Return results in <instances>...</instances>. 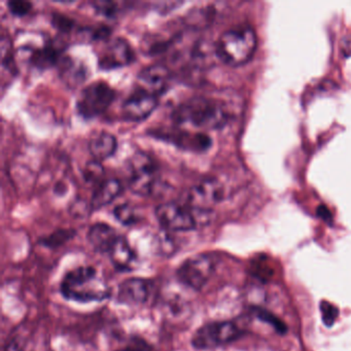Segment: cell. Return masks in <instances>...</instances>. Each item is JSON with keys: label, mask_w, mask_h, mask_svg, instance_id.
Here are the masks:
<instances>
[{"label": "cell", "mask_w": 351, "mask_h": 351, "mask_svg": "<svg viewBox=\"0 0 351 351\" xmlns=\"http://www.w3.org/2000/svg\"><path fill=\"white\" fill-rule=\"evenodd\" d=\"M151 285L143 278H129L123 281L118 289L117 299L126 305H141L149 300Z\"/></svg>", "instance_id": "5bb4252c"}, {"label": "cell", "mask_w": 351, "mask_h": 351, "mask_svg": "<svg viewBox=\"0 0 351 351\" xmlns=\"http://www.w3.org/2000/svg\"><path fill=\"white\" fill-rule=\"evenodd\" d=\"M122 191L123 186L120 180H116V178L104 180L98 184L97 189L94 191L91 203H90V209L97 210V209L110 204L112 201L116 200L120 196Z\"/></svg>", "instance_id": "2e32d148"}, {"label": "cell", "mask_w": 351, "mask_h": 351, "mask_svg": "<svg viewBox=\"0 0 351 351\" xmlns=\"http://www.w3.org/2000/svg\"><path fill=\"white\" fill-rule=\"evenodd\" d=\"M171 77V71L165 65H149L139 73L137 85L139 90L158 97L165 93L169 87Z\"/></svg>", "instance_id": "7c38bea8"}, {"label": "cell", "mask_w": 351, "mask_h": 351, "mask_svg": "<svg viewBox=\"0 0 351 351\" xmlns=\"http://www.w3.org/2000/svg\"><path fill=\"white\" fill-rule=\"evenodd\" d=\"M118 143L112 133L101 131L92 136L89 141V151L96 161L108 159L117 151Z\"/></svg>", "instance_id": "d6986e66"}, {"label": "cell", "mask_w": 351, "mask_h": 351, "mask_svg": "<svg viewBox=\"0 0 351 351\" xmlns=\"http://www.w3.org/2000/svg\"><path fill=\"white\" fill-rule=\"evenodd\" d=\"M174 122L182 127L208 131L225 126L228 114L221 104L206 97H193L180 104L172 114Z\"/></svg>", "instance_id": "7a4b0ae2"}, {"label": "cell", "mask_w": 351, "mask_h": 351, "mask_svg": "<svg viewBox=\"0 0 351 351\" xmlns=\"http://www.w3.org/2000/svg\"><path fill=\"white\" fill-rule=\"evenodd\" d=\"M320 313H322V320L326 326H330L335 324L339 315V310L336 306L328 301H324L320 303Z\"/></svg>", "instance_id": "603a6c76"}, {"label": "cell", "mask_w": 351, "mask_h": 351, "mask_svg": "<svg viewBox=\"0 0 351 351\" xmlns=\"http://www.w3.org/2000/svg\"><path fill=\"white\" fill-rule=\"evenodd\" d=\"M256 313L258 319L270 324L277 332H280V334H285V332H287V326H285V324H283L278 318L275 317L270 312L265 311V310L263 309H256Z\"/></svg>", "instance_id": "cb8c5ba5"}, {"label": "cell", "mask_w": 351, "mask_h": 351, "mask_svg": "<svg viewBox=\"0 0 351 351\" xmlns=\"http://www.w3.org/2000/svg\"><path fill=\"white\" fill-rule=\"evenodd\" d=\"M119 237L120 234L117 230L104 223H94L88 232L89 243L96 252L101 254H108Z\"/></svg>", "instance_id": "9a60e30c"}, {"label": "cell", "mask_w": 351, "mask_h": 351, "mask_svg": "<svg viewBox=\"0 0 351 351\" xmlns=\"http://www.w3.org/2000/svg\"><path fill=\"white\" fill-rule=\"evenodd\" d=\"M8 8L16 17H24L32 11V3L29 1H22V0H13L8 3Z\"/></svg>", "instance_id": "d4e9b609"}, {"label": "cell", "mask_w": 351, "mask_h": 351, "mask_svg": "<svg viewBox=\"0 0 351 351\" xmlns=\"http://www.w3.org/2000/svg\"><path fill=\"white\" fill-rule=\"evenodd\" d=\"M156 217L166 231L186 232L198 227L192 210L173 202L160 204L156 208Z\"/></svg>", "instance_id": "ba28073f"}, {"label": "cell", "mask_w": 351, "mask_h": 351, "mask_svg": "<svg viewBox=\"0 0 351 351\" xmlns=\"http://www.w3.org/2000/svg\"><path fill=\"white\" fill-rule=\"evenodd\" d=\"M63 297L71 301L101 302L110 297V287L94 267H77L69 271L60 285Z\"/></svg>", "instance_id": "6da1fadb"}, {"label": "cell", "mask_w": 351, "mask_h": 351, "mask_svg": "<svg viewBox=\"0 0 351 351\" xmlns=\"http://www.w3.org/2000/svg\"><path fill=\"white\" fill-rule=\"evenodd\" d=\"M129 188L134 194L147 196L153 192L157 180V167L147 154L137 152L129 162Z\"/></svg>", "instance_id": "52a82bcc"}, {"label": "cell", "mask_w": 351, "mask_h": 351, "mask_svg": "<svg viewBox=\"0 0 351 351\" xmlns=\"http://www.w3.org/2000/svg\"><path fill=\"white\" fill-rule=\"evenodd\" d=\"M29 60L38 69H48L53 65L58 64L60 60V51L56 47L49 45L44 48L34 50L29 56Z\"/></svg>", "instance_id": "ffe728a7"}, {"label": "cell", "mask_w": 351, "mask_h": 351, "mask_svg": "<svg viewBox=\"0 0 351 351\" xmlns=\"http://www.w3.org/2000/svg\"><path fill=\"white\" fill-rule=\"evenodd\" d=\"M158 138L173 143L180 149L191 152H203L211 145L208 135L201 132H192L186 129H158L151 132Z\"/></svg>", "instance_id": "9c48e42d"}, {"label": "cell", "mask_w": 351, "mask_h": 351, "mask_svg": "<svg viewBox=\"0 0 351 351\" xmlns=\"http://www.w3.org/2000/svg\"><path fill=\"white\" fill-rule=\"evenodd\" d=\"M215 269V261L210 256L196 254L186 258L180 265L176 276L182 285L194 291H200L213 276Z\"/></svg>", "instance_id": "8992f818"}, {"label": "cell", "mask_w": 351, "mask_h": 351, "mask_svg": "<svg viewBox=\"0 0 351 351\" xmlns=\"http://www.w3.org/2000/svg\"><path fill=\"white\" fill-rule=\"evenodd\" d=\"M135 53L132 47L124 38H117L108 40L102 49L98 59L100 69L110 71L127 66L134 61Z\"/></svg>", "instance_id": "8fae6325"}, {"label": "cell", "mask_w": 351, "mask_h": 351, "mask_svg": "<svg viewBox=\"0 0 351 351\" xmlns=\"http://www.w3.org/2000/svg\"><path fill=\"white\" fill-rule=\"evenodd\" d=\"M223 199V188L217 180L206 178L189 191V208L192 211H210L211 206Z\"/></svg>", "instance_id": "30bf717a"}, {"label": "cell", "mask_w": 351, "mask_h": 351, "mask_svg": "<svg viewBox=\"0 0 351 351\" xmlns=\"http://www.w3.org/2000/svg\"><path fill=\"white\" fill-rule=\"evenodd\" d=\"M114 215L122 225L130 226L138 221L134 208L129 204L118 205L114 209Z\"/></svg>", "instance_id": "44dd1931"}, {"label": "cell", "mask_w": 351, "mask_h": 351, "mask_svg": "<svg viewBox=\"0 0 351 351\" xmlns=\"http://www.w3.org/2000/svg\"><path fill=\"white\" fill-rule=\"evenodd\" d=\"M61 79L69 87L77 88L85 82L87 71L83 63L71 57H62L58 62Z\"/></svg>", "instance_id": "ac0fdd59"}, {"label": "cell", "mask_w": 351, "mask_h": 351, "mask_svg": "<svg viewBox=\"0 0 351 351\" xmlns=\"http://www.w3.org/2000/svg\"><path fill=\"white\" fill-rule=\"evenodd\" d=\"M114 90L104 82H94L84 88L77 100V112L85 119L104 114L114 101Z\"/></svg>", "instance_id": "5b68a950"}, {"label": "cell", "mask_w": 351, "mask_h": 351, "mask_svg": "<svg viewBox=\"0 0 351 351\" xmlns=\"http://www.w3.org/2000/svg\"><path fill=\"white\" fill-rule=\"evenodd\" d=\"M119 351H151L149 346L145 342L136 341V342L129 343L124 348L120 349Z\"/></svg>", "instance_id": "f1b7e54d"}, {"label": "cell", "mask_w": 351, "mask_h": 351, "mask_svg": "<svg viewBox=\"0 0 351 351\" xmlns=\"http://www.w3.org/2000/svg\"><path fill=\"white\" fill-rule=\"evenodd\" d=\"M73 232L67 231V230H59L56 233L52 234L50 237L45 240L44 243L48 246H57L66 241L69 238L73 236Z\"/></svg>", "instance_id": "484cf974"}, {"label": "cell", "mask_w": 351, "mask_h": 351, "mask_svg": "<svg viewBox=\"0 0 351 351\" xmlns=\"http://www.w3.org/2000/svg\"><path fill=\"white\" fill-rule=\"evenodd\" d=\"M108 256H110L114 268L122 271L130 270L132 268L133 263L136 261V254H135L134 250L131 247L128 240L122 235H120V237L114 242V245L108 252Z\"/></svg>", "instance_id": "e0dca14e"}, {"label": "cell", "mask_w": 351, "mask_h": 351, "mask_svg": "<svg viewBox=\"0 0 351 351\" xmlns=\"http://www.w3.org/2000/svg\"><path fill=\"white\" fill-rule=\"evenodd\" d=\"M84 176H85L86 180L89 182H101L102 176H104V167L99 161L89 162L86 165L85 171H84Z\"/></svg>", "instance_id": "7402d4cb"}, {"label": "cell", "mask_w": 351, "mask_h": 351, "mask_svg": "<svg viewBox=\"0 0 351 351\" xmlns=\"http://www.w3.org/2000/svg\"><path fill=\"white\" fill-rule=\"evenodd\" d=\"M53 24L60 32H69L73 27V20L69 19L67 16L65 17V16L60 15V14H55L53 16Z\"/></svg>", "instance_id": "4316f807"}, {"label": "cell", "mask_w": 351, "mask_h": 351, "mask_svg": "<svg viewBox=\"0 0 351 351\" xmlns=\"http://www.w3.org/2000/svg\"><path fill=\"white\" fill-rule=\"evenodd\" d=\"M157 106L158 97L137 89L123 104V117L130 122H141L149 118Z\"/></svg>", "instance_id": "4fadbf2b"}, {"label": "cell", "mask_w": 351, "mask_h": 351, "mask_svg": "<svg viewBox=\"0 0 351 351\" xmlns=\"http://www.w3.org/2000/svg\"><path fill=\"white\" fill-rule=\"evenodd\" d=\"M94 7H95V10L98 13L104 14V15L106 16L114 15L117 9L116 3H106V1H97V3H94Z\"/></svg>", "instance_id": "83f0119b"}, {"label": "cell", "mask_w": 351, "mask_h": 351, "mask_svg": "<svg viewBox=\"0 0 351 351\" xmlns=\"http://www.w3.org/2000/svg\"><path fill=\"white\" fill-rule=\"evenodd\" d=\"M241 335V330L234 322H213L196 330L191 343L195 349L208 350L233 342Z\"/></svg>", "instance_id": "277c9868"}, {"label": "cell", "mask_w": 351, "mask_h": 351, "mask_svg": "<svg viewBox=\"0 0 351 351\" xmlns=\"http://www.w3.org/2000/svg\"><path fill=\"white\" fill-rule=\"evenodd\" d=\"M256 36L250 27L228 30L219 36L215 51L217 57L229 66L237 67L247 63L254 56Z\"/></svg>", "instance_id": "3957f363"}]
</instances>
